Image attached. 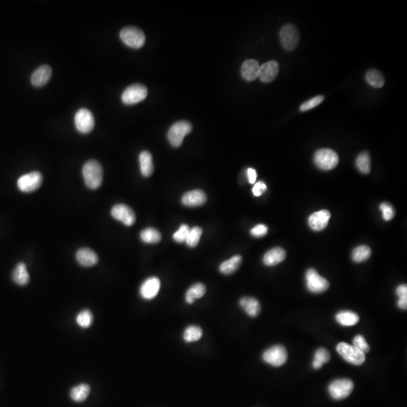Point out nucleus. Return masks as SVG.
<instances>
[{
	"label": "nucleus",
	"mask_w": 407,
	"mask_h": 407,
	"mask_svg": "<svg viewBox=\"0 0 407 407\" xmlns=\"http://www.w3.org/2000/svg\"><path fill=\"white\" fill-rule=\"evenodd\" d=\"M120 38L126 45L133 48H140L144 45L146 36L138 27H126L120 32Z\"/></svg>",
	"instance_id": "obj_7"
},
{
	"label": "nucleus",
	"mask_w": 407,
	"mask_h": 407,
	"mask_svg": "<svg viewBox=\"0 0 407 407\" xmlns=\"http://www.w3.org/2000/svg\"><path fill=\"white\" fill-rule=\"evenodd\" d=\"M354 383L351 379H336L329 384L328 392L333 399L341 401L351 395L354 390Z\"/></svg>",
	"instance_id": "obj_6"
},
{
	"label": "nucleus",
	"mask_w": 407,
	"mask_h": 407,
	"mask_svg": "<svg viewBox=\"0 0 407 407\" xmlns=\"http://www.w3.org/2000/svg\"><path fill=\"white\" fill-rule=\"evenodd\" d=\"M260 64L256 60L249 59L241 66V72L243 78L247 81H253L258 77Z\"/></svg>",
	"instance_id": "obj_21"
},
{
	"label": "nucleus",
	"mask_w": 407,
	"mask_h": 407,
	"mask_svg": "<svg viewBox=\"0 0 407 407\" xmlns=\"http://www.w3.org/2000/svg\"><path fill=\"white\" fill-rule=\"evenodd\" d=\"M13 281L20 286L27 285L30 282V275L27 272V266L23 263H20L16 266L12 274Z\"/></svg>",
	"instance_id": "obj_25"
},
{
	"label": "nucleus",
	"mask_w": 407,
	"mask_h": 407,
	"mask_svg": "<svg viewBox=\"0 0 407 407\" xmlns=\"http://www.w3.org/2000/svg\"><path fill=\"white\" fill-rule=\"evenodd\" d=\"M314 162L320 169L329 171L337 166L339 164V156L332 149H320L315 152Z\"/></svg>",
	"instance_id": "obj_4"
},
{
	"label": "nucleus",
	"mask_w": 407,
	"mask_h": 407,
	"mask_svg": "<svg viewBox=\"0 0 407 407\" xmlns=\"http://www.w3.org/2000/svg\"><path fill=\"white\" fill-rule=\"evenodd\" d=\"M98 260L96 253L87 247L80 249L76 253V260L85 267L95 266L98 263Z\"/></svg>",
	"instance_id": "obj_20"
},
{
	"label": "nucleus",
	"mask_w": 407,
	"mask_h": 407,
	"mask_svg": "<svg viewBox=\"0 0 407 407\" xmlns=\"http://www.w3.org/2000/svg\"><path fill=\"white\" fill-rule=\"evenodd\" d=\"M193 130L191 123L187 121H179L174 123L168 133L170 143L174 147H179L182 145L184 137L190 134Z\"/></svg>",
	"instance_id": "obj_3"
},
{
	"label": "nucleus",
	"mask_w": 407,
	"mask_h": 407,
	"mask_svg": "<svg viewBox=\"0 0 407 407\" xmlns=\"http://www.w3.org/2000/svg\"><path fill=\"white\" fill-rule=\"evenodd\" d=\"M75 124L80 132L83 134L90 133L95 128L93 114L86 108L80 109L75 115Z\"/></svg>",
	"instance_id": "obj_12"
},
{
	"label": "nucleus",
	"mask_w": 407,
	"mask_h": 407,
	"mask_svg": "<svg viewBox=\"0 0 407 407\" xmlns=\"http://www.w3.org/2000/svg\"><path fill=\"white\" fill-rule=\"evenodd\" d=\"M43 177L38 171L29 173L21 176L17 181V187L23 193H32L36 191L42 185Z\"/></svg>",
	"instance_id": "obj_11"
},
{
	"label": "nucleus",
	"mask_w": 407,
	"mask_h": 407,
	"mask_svg": "<svg viewBox=\"0 0 407 407\" xmlns=\"http://www.w3.org/2000/svg\"><path fill=\"white\" fill-rule=\"evenodd\" d=\"M366 80L370 86L376 89H380L385 85V78L383 73L376 69H371L367 72Z\"/></svg>",
	"instance_id": "obj_30"
},
{
	"label": "nucleus",
	"mask_w": 407,
	"mask_h": 407,
	"mask_svg": "<svg viewBox=\"0 0 407 407\" xmlns=\"http://www.w3.org/2000/svg\"><path fill=\"white\" fill-rule=\"evenodd\" d=\"M353 345L364 354H367L370 350V345L362 335H357L354 336L353 339Z\"/></svg>",
	"instance_id": "obj_40"
},
{
	"label": "nucleus",
	"mask_w": 407,
	"mask_h": 407,
	"mask_svg": "<svg viewBox=\"0 0 407 407\" xmlns=\"http://www.w3.org/2000/svg\"><path fill=\"white\" fill-rule=\"evenodd\" d=\"M160 288V280L157 277H150L142 284L140 288V296L144 300H152L158 295Z\"/></svg>",
	"instance_id": "obj_14"
},
{
	"label": "nucleus",
	"mask_w": 407,
	"mask_h": 407,
	"mask_svg": "<svg viewBox=\"0 0 407 407\" xmlns=\"http://www.w3.org/2000/svg\"><path fill=\"white\" fill-rule=\"evenodd\" d=\"M202 233L203 231L201 227L195 226L193 228H190V233L186 240L187 245L190 247H196L199 244Z\"/></svg>",
	"instance_id": "obj_35"
},
{
	"label": "nucleus",
	"mask_w": 407,
	"mask_h": 407,
	"mask_svg": "<svg viewBox=\"0 0 407 407\" xmlns=\"http://www.w3.org/2000/svg\"><path fill=\"white\" fill-rule=\"evenodd\" d=\"M336 351L347 362L356 366H361L365 362L366 355L354 345L346 342H340L336 346Z\"/></svg>",
	"instance_id": "obj_2"
},
{
	"label": "nucleus",
	"mask_w": 407,
	"mask_h": 407,
	"mask_svg": "<svg viewBox=\"0 0 407 407\" xmlns=\"http://www.w3.org/2000/svg\"><path fill=\"white\" fill-rule=\"evenodd\" d=\"M140 238L147 244H156L162 240V235L156 228H146L140 233Z\"/></svg>",
	"instance_id": "obj_32"
},
{
	"label": "nucleus",
	"mask_w": 407,
	"mask_h": 407,
	"mask_svg": "<svg viewBox=\"0 0 407 407\" xmlns=\"http://www.w3.org/2000/svg\"><path fill=\"white\" fill-rule=\"evenodd\" d=\"M288 354L284 345H275L263 352V360L266 364L273 367H282L288 361Z\"/></svg>",
	"instance_id": "obj_5"
},
{
	"label": "nucleus",
	"mask_w": 407,
	"mask_h": 407,
	"mask_svg": "<svg viewBox=\"0 0 407 407\" xmlns=\"http://www.w3.org/2000/svg\"><path fill=\"white\" fill-rule=\"evenodd\" d=\"M111 215L114 219L123 222L127 226H131L136 222V215L134 210L124 204H118L111 210Z\"/></svg>",
	"instance_id": "obj_13"
},
{
	"label": "nucleus",
	"mask_w": 407,
	"mask_h": 407,
	"mask_svg": "<svg viewBox=\"0 0 407 407\" xmlns=\"http://www.w3.org/2000/svg\"><path fill=\"white\" fill-rule=\"evenodd\" d=\"M86 186L91 190H97L103 183V171L100 162L95 159L88 161L83 168Z\"/></svg>",
	"instance_id": "obj_1"
},
{
	"label": "nucleus",
	"mask_w": 407,
	"mask_h": 407,
	"mask_svg": "<svg viewBox=\"0 0 407 407\" xmlns=\"http://www.w3.org/2000/svg\"><path fill=\"white\" fill-rule=\"evenodd\" d=\"M207 201V196L202 190H196L187 192L182 197V203L188 207L203 205Z\"/></svg>",
	"instance_id": "obj_18"
},
{
	"label": "nucleus",
	"mask_w": 407,
	"mask_h": 407,
	"mask_svg": "<svg viewBox=\"0 0 407 407\" xmlns=\"http://www.w3.org/2000/svg\"><path fill=\"white\" fill-rule=\"evenodd\" d=\"M140 165V171L144 177H150L154 171V165L152 154L149 151H143L139 157Z\"/></svg>",
	"instance_id": "obj_23"
},
{
	"label": "nucleus",
	"mask_w": 407,
	"mask_h": 407,
	"mask_svg": "<svg viewBox=\"0 0 407 407\" xmlns=\"http://www.w3.org/2000/svg\"><path fill=\"white\" fill-rule=\"evenodd\" d=\"M324 100V97L323 95H319V96L315 97V98H311L309 101L305 102L304 103L300 106V110L302 112H305V111L310 110L313 108L317 107L318 105L323 102Z\"/></svg>",
	"instance_id": "obj_38"
},
{
	"label": "nucleus",
	"mask_w": 407,
	"mask_h": 407,
	"mask_svg": "<svg viewBox=\"0 0 407 407\" xmlns=\"http://www.w3.org/2000/svg\"><path fill=\"white\" fill-rule=\"evenodd\" d=\"M331 214L327 210H321L312 213L308 218V224L314 231H321L327 226Z\"/></svg>",
	"instance_id": "obj_17"
},
{
	"label": "nucleus",
	"mask_w": 407,
	"mask_h": 407,
	"mask_svg": "<svg viewBox=\"0 0 407 407\" xmlns=\"http://www.w3.org/2000/svg\"><path fill=\"white\" fill-rule=\"evenodd\" d=\"M52 69L48 65L38 67L31 76V83L36 88L45 86L52 77Z\"/></svg>",
	"instance_id": "obj_16"
},
{
	"label": "nucleus",
	"mask_w": 407,
	"mask_h": 407,
	"mask_svg": "<svg viewBox=\"0 0 407 407\" xmlns=\"http://www.w3.org/2000/svg\"><path fill=\"white\" fill-rule=\"evenodd\" d=\"M379 208L383 211V217L385 220H392L395 217V209L390 204L383 202V203L381 204Z\"/></svg>",
	"instance_id": "obj_41"
},
{
	"label": "nucleus",
	"mask_w": 407,
	"mask_h": 407,
	"mask_svg": "<svg viewBox=\"0 0 407 407\" xmlns=\"http://www.w3.org/2000/svg\"><path fill=\"white\" fill-rule=\"evenodd\" d=\"M242 263V257L240 255L234 256L229 260L224 261L219 266V272L225 275H229L236 272Z\"/></svg>",
	"instance_id": "obj_24"
},
{
	"label": "nucleus",
	"mask_w": 407,
	"mask_h": 407,
	"mask_svg": "<svg viewBox=\"0 0 407 407\" xmlns=\"http://www.w3.org/2000/svg\"><path fill=\"white\" fill-rule=\"evenodd\" d=\"M279 73V64L276 61H269L260 66L258 77L263 83H269L276 79Z\"/></svg>",
	"instance_id": "obj_15"
},
{
	"label": "nucleus",
	"mask_w": 407,
	"mask_h": 407,
	"mask_svg": "<svg viewBox=\"0 0 407 407\" xmlns=\"http://www.w3.org/2000/svg\"><path fill=\"white\" fill-rule=\"evenodd\" d=\"M280 39L282 45L287 51H294L300 42V32L296 26L293 24L285 25L280 31Z\"/></svg>",
	"instance_id": "obj_9"
},
{
	"label": "nucleus",
	"mask_w": 407,
	"mask_h": 407,
	"mask_svg": "<svg viewBox=\"0 0 407 407\" xmlns=\"http://www.w3.org/2000/svg\"><path fill=\"white\" fill-rule=\"evenodd\" d=\"M286 251L282 247H275L269 250L263 257V263L266 266H274L283 262L286 258Z\"/></svg>",
	"instance_id": "obj_22"
},
{
	"label": "nucleus",
	"mask_w": 407,
	"mask_h": 407,
	"mask_svg": "<svg viewBox=\"0 0 407 407\" xmlns=\"http://www.w3.org/2000/svg\"><path fill=\"white\" fill-rule=\"evenodd\" d=\"M190 231V226H189L188 225H186V224H183V225L180 227L179 229L173 235L174 241L178 243L184 242V241H186V240H187V237H188Z\"/></svg>",
	"instance_id": "obj_39"
},
{
	"label": "nucleus",
	"mask_w": 407,
	"mask_h": 407,
	"mask_svg": "<svg viewBox=\"0 0 407 407\" xmlns=\"http://www.w3.org/2000/svg\"><path fill=\"white\" fill-rule=\"evenodd\" d=\"M268 230H269V228L266 225L260 224V225H256L255 227L252 228L251 230H250V234L253 236L256 237V238H261V237L265 236L267 234Z\"/></svg>",
	"instance_id": "obj_42"
},
{
	"label": "nucleus",
	"mask_w": 407,
	"mask_h": 407,
	"mask_svg": "<svg viewBox=\"0 0 407 407\" xmlns=\"http://www.w3.org/2000/svg\"><path fill=\"white\" fill-rule=\"evenodd\" d=\"M240 306L251 317H257L261 311V305L258 300L253 297H243L239 301Z\"/></svg>",
	"instance_id": "obj_19"
},
{
	"label": "nucleus",
	"mask_w": 407,
	"mask_h": 407,
	"mask_svg": "<svg viewBox=\"0 0 407 407\" xmlns=\"http://www.w3.org/2000/svg\"><path fill=\"white\" fill-rule=\"evenodd\" d=\"M330 358V354L326 348H318L314 354V361L312 362L313 368L319 370L323 367V364L329 362Z\"/></svg>",
	"instance_id": "obj_33"
},
{
	"label": "nucleus",
	"mask_w": 407,
	"mask_h": 407,
	"mask_svg": "<svg viewBox=\"0 0 407 407\" xmlns=\"http://www.w3.org/2000/svg\"><path fill=\"white\" fill-rule=\"evenodd\" d=\"M203 336V330L199 326L190 325L186 328L183 335V339L187 343L197 342L200 340Z\"/></svg>",
	"instance_id": "obj_28"
},
{
	"label": "nucleus",
	"mask_w": 407,
	"mask_h": 407,
	"mask_svg": "<svg viewBox=\"0 0 407 407\" xmlns=\"http://www.w3.org/2000/svg\"><path fill=\"white\" fill-rule=\"evenodd\" d=\"M247 177H248V181L250 184H254L257 181V171L253 168H248L247 169Z\"/></svg>",
	"instance_id": "obj_44"
},
{
	"label": "nucleus",
	"mask_w": 407,
	"mask_h": 407,
	"mask_svg": "<svg viewBox=\"0 0 407 407\" xmlns=\"http://www.w3.org/2000/svg\"><path fill=\"white\" fill-rule=\"evenodd\" d=\"M336 320L342 326H351L359 322L360 317L357 313L346 310L338 312L336 315Z\"/></svg>",
	"instance_id": "obj_27"
},
{
	"label": "nucleus",
	"mask_w": 407,
	"mask_h": 407,
	"mask_svg": "<svg viewBox=\"0 0 407 407\" xmlns=\"http://www.w3.org/2000/svg\"><path fill=\"white\" fill-rule=\"evenodd\" d=\"M356 165L360 172L364 174H370L371 171V160H370V156L368 152H361L356 160Z\"/></svg>",
	"instance_id": "obj_34"
},
{
	"label": "nucleus",
	"mask_w": 407,
	"mask_h": 407,
	"mask_svg": "<svg viewBox=\"0 0 407 407\" xmlns=\"http://www.w3.org/2000/svg\"><path fill=\"white\" fill-rule=\"evenodd\" d=\"M91 388L89 385L81 384L72 389L70 398L75 402L81 403L86 401L90 394Z\"/></svg>",
	"instance_id": "obj_29"
},
{
	"label": "nucleus",
	"mask_w": 407,
	"mask_h": 407,
	"mask_svg": "<svg viewBox=\"0 0 407 407\" xmlns=\"http://www.w3.org/2000/svg\"><path fill=\"white\" fill-rule=\"evenodd\" d=\"M396 294L399 297L398 302V305L400 308L403 310L407 309V285H401L398 287L396 290Z\"/></svg>",
	"instance_id": "obj_37"
},
{
	"label": "nucleus",
	"mask_w": 407,
	"mask_h": 407,
	"mask_svg": "<svg viewBox=\"0 0 407 407\" xmlns=\"http://www.w3.org/2000/svg\"><path fill=\"white\" fill-rule=\"evenodd\" d=\"M372 250L370 247L366 245L358 246L353 250L351 258L355 263H363L367 261L371 256Z\"/></svg>",
	"instance_id": "obj_31"
},
{
	"label": "nucleus",
	"mask_w": 407,
	"mask_h": 407,
	"mask_svg": "<svg viewBox=\"0 0 407 407\" xmlns=\"http://www.w3.org/2000/svg\"><path fill=\"white\" fill-rule=\"evenodd\" d=\"M305 284L308 291L312 294H322L329 288L327 280L320 276L314 269L307 270L305 274Z\"/></svg>",
	"instance_id": "obj_8"
},
{
	"label": "nucleus",
	"mask_w": 407,
	"mask_h": 407,
	"mask_svg": "<svg viewBox=\"0 0 407 407\" xmlns=\"http://www.w3.org/2000/svg\"><path fill=\"white\" fill-rule=\"evenodd\" d=\"M147 88L140 83L128 86L121 95V101L124 104L133 105L146 99Z\"/></svg>",
	"instance_id": "obj_10"
},
{
	"label": "nucleus",
	"mask_w": 407,
	"mask_h": 407,
	"mask_svg": "<svg viewBox=\"0 0 407 407\" xmlns=\"http://www.w3.org/2000/svg\"><path fill=\"white\" fill-rule=\"evenodd\" d=\"M205 285L202 283H196L190 287L186 294V302L187 304L191 305L194 303L196 300L202 298L205 294Z\"/></svg>",
	"instance_id": "obj_26"
},
{
	"label": "nucleus",
	"mask_w": 407,
	"mask_h": 407,
	"mask_svg": "<svg viewBox=\"0 0 407 407\" xmlns=\"http://www.w3.org/2000/svg\"><path fill=\"white\" fill-rule=\"evenodd\" d=\"M76 322L79 326L83 328H88L93 323V315L89 310H83L79 313L76 317Z\"/></svg>",
	"instance_id": "obj_36"
},
{
	"label": "nucleus",
	"mask_w": 407,
	"mask_h": 407,
	"mask_svg": "<svg viewBox=\"0 0 407 407\" xmlns=\"http://www.w3.org/2000/svg\"><path fill=\"white\" fill-rule=\"evenodd\" d=\"M266 190H267V187H266V184L260 181V182L257 183L254 185L252 191H253V194L256 197H259V196H262L266 191Z\"/></svg>",
	"instance_id": "obj_43"
}]
</instances>
